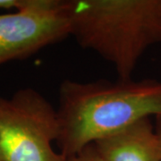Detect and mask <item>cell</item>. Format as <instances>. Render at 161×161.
I'll list each match as a JSON object with an SVG mask.
<instances>
[{"label":"cell","instance_id":"2","mask_svg":"<svg viewBox=\"0 0 161 161\" xmlns=\"http://www.w3.org/2000/svg\"><path fill=\"white\" fill-rule=\"evenodd\" d=\"M73 36L129 80L150 47L161 43V0H65Z\"/></svg>","mask_w":161,"mask_h":161},{"label":"cell","instance_id":"1","mask_svg":"<svg viewBox=\"0 0 161 161\" xmlns=\"http://www.w3.org/2000/svg\"><path fill=\"white\" fill-rule=\"evenodd\" d=\"M59 151L72 158L99 139L161 115V80H64L59 87Z\"/></svg>","mask_w":161,"mask_h":161},{"label":"cell","instance_id":"7","mask_svg":"<svg viewBox=\"0 0 161 161\" xmlns=\"http://www.w3.org/2000/svg\"><path fill=\"white\" fill-rule=\"evenodd\" d=\"M30 0H0V10L19 11L27 7Z\"/></svg>","mask_w":161,"mask_h":161},{"label":"cell","instance_id":"3","mask_svg":"<svg viewBox=\"0 0 161 161\" xmlns=\"http://www.w3.org/2000/svg\"><path fill=\"white\" fill-rule=\"evenodd\" d=\"M58 135V111L40 92L0 96V161H69L53 148Z\"/></svg>","mask_w":161,"mask_h":161},{"label":"cell","instance_id":"5","mask_svg":"<svg viewBox=\"0 0 161 161\" xmlns=\"http://www.w3.org/2000/svg\"><path fill=\"white\" fill-rule=\"evenodd\" d=\"M104 161H161V147L150 118L95 142Z\"/></svg>","mask_w":161,"mask_h":161},{"label":"cell","instance_id":"8","mask_svg":"<svg viewBox=\"0 0 161 161\" xmlns=\"http://www.w3.org/2000/svg\"><path fill=\"white\" fill-rule=\"evenodd\" d=\"M155 129L156 132L158 134V140H159L161 147V115H158V116L155 117Z\"/></svg>","mask_w":161,"mask_h":161},{"label":"cell","instance_id":"4","mask_svg":"<svg viewBox=\"0 0 161 161\" xmlns=\"http://www.w3.org/2000/svg\"><path fill=\"white\" fill-rule=\"evenodd\" d=\"M69 36L65 0H30L24 9L0 14V65L29 58Z\"/></svg>","mask_w":161,"mask_h":161},{"label":"cell","instance_id":"6","mask_svg":"<svg viewBox=\"0 0 161 161\" xmlns=\"http://www.w3.org/2000/svg\"><path fill=\"white\" fill-rule=\"evenodd\" d=\"M69 161H104V159L98 154L94 145L91 144L76 155L70 158Z\"/></svg>","mask_w":161,"mask_h":161}]
</instances>
